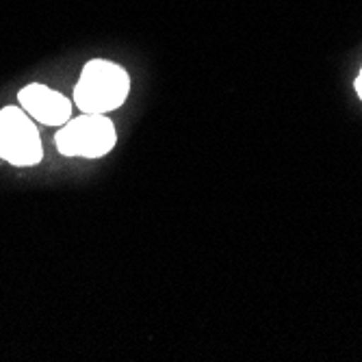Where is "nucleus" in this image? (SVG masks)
Returning a JSON list of instances; mask_svg holds the SVG:
<instances>
[{
  "mask_svg": "<svg viewBox=\"0 0 362 362\" xmlns=\"http://www.w3.org/2000/svg\"><path fill=\"white\" fill-rule=\"evenodd\" d=\"M20 107L40 124L63 126L72 117V100L65 93L42 83H30L18 91Z\"/></svg>",
  "mask_w": 362,
  "mask_h": 362,
  "instance_id": "obj_4",
  "label": "nucleus"
},
{
  "mask_svg": "<svg viewBox=\"0 0 362 362\" xmlns=\"http://www.w3.org/2000/svg\"><path fill=\"white\" fill-rule=\"evenodd\" d=\"M128 93L130 76L126 68L109 59H91L83 65L72 98L81 113L109 115L124 107Z\"/></svg>",
  "mask_w": 362,
  "mask_h": 362,
  "instance_id": "obj_1",
  "label": "nucleus"
},
{
  "mask_svg": "<svg viewBox=\"0 0 362 362\" xmlns=\"http://www.w3.org/2000/svg\"><path fill=\"white\" fill-rule=\"evenodd\" d=\"M117 144V130L109 115L83 113L59 126L54 146L63 156L103 158Z\"/></svg>",
  "mask_w": 362,
  "mask_h": 362,
  "instance_id": "obj_2",
  "label": "nucleus"
},
{
  "mask_svg": "<svg viewBox=\"0 0 362 362\" xmlns=\"http://www.w3.org/2000/svg\"><path fill=\"white\" fill-rule=\"evenodd\" d=\"M0 158L13 168H35L44 158L35 119L22 107L0 109Z\"/></svg>",
  "mask_w": 362,
  "mask_h": 362,
  "instance_id": "obj_3",
  "label": "nucleus"
},
{
  "mask_svg": "<svg viewBox=\"0 0 362 362\" xmlns=\"http://www.w3.org/2000/svg\"><path fill=\"white\" fill-rule=\"evenodd\" d=\"M356 93H358V98L362 100V68H360V74L356 76Z\"/></svg>",
  "mask_w": 362,
  "mask_h": 362,
  "instance_id": "obj_5",
  "label": "nucleus"
}]
</instances>
